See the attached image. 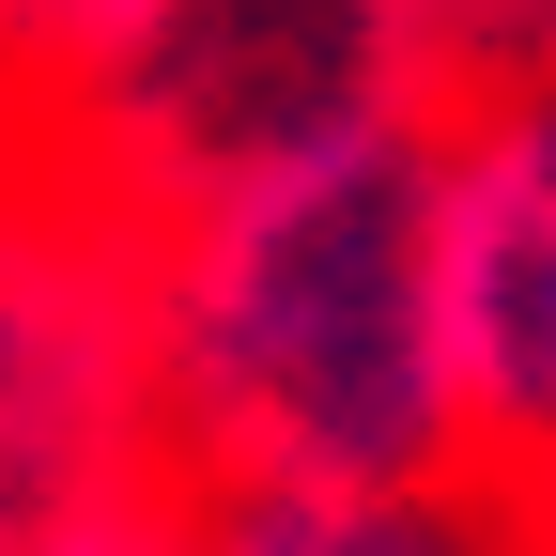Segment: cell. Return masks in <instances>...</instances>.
Segmentation results:
<instances>
[{
	"label": "cell",
	"mask_w": 556,
	"mask_h": 556,
	"mask_svg": "<svg viewBox=\"0 0 556 556\" xmlns=\"http://www.w3.org/2000/svg\"><path fill=\"white\" fill-rule=\"evenodd\" d=\"M155 371H170V448L217 495L448 479L464 387H448V278H433V124L170 201Z\"/></svg>",
	"instance_id": "1"
},
{
	"label": "cell",
	"mask_w": 556,
	"mask_h": 556,
	"mask_svg": "<svg viewBox=\"0 0 556 556\" xmlns=\"http://www.w3.org/2000/svg\"><path fill=\"white\" fill-rule=\"evenodd\" d=\"M448 93L464 47L433 0H109L47 78L62 139L155 217L340 139H402Z\"/></svg>",
	"instance_id": "2"
},
{
	"label": "cell",
	"mask_w": 556,
	"mask_h": 556,
	"mask_svg": "<svg viewBox=\"0 0 556 556\" xmlns=\"http://www.w3.org/2000/svg\"><path fill=\"white\" fill-rule=\"evenodd\" d=\"M155 464H186L155 371V201L31 109L0 139V556H47Z\"/></svg>",
	"instance_id": "3"
},
{
	"label": "cell",
	"mask_w": 556,
	"mask_h": 556,
	"mask_svg": "<svg viewBox=\"0 0 556 556\" xmlns=\"http://www.w3.org/2000/svg\"><path fill=\"white\" fill-rule=\"evenodd\" d=\"M433 278H448L464 479L556 526V47L479 62L433 109Z\"/></svg>",
	"instance_id": "4"
},
{
	"label": "cell",
	"mask_w": 556,
	"mask_h": 556,
	"mask_svg": "<svg viewBox=\"0 0 556 556\" xmlns=\"http://www.w3.org/2000/svg\"><path fill=\"white\" fill-rule=\"evenodd\" d=\"M217 556H556L495 479H263L217 495Z\"/></svg>",
	"instance_id": "5"
},
{
	"label": "cell",
	"mask_w": 556,
	"mask_h": 556,
	"mask_svg": "<svg viewBox=\"0 0 556 556\" xmlns=\"http://www.w3.org/2000/svg\"><path fill=\"white\" fill-rule=\"evenodd\" d=\"M47 556H217V479H201V464H155V479H124V495H93Z\"/></svg>",
	"instance_id": "6"
},
{
	"label": "cell",
	"mask_w": 556,
	"mask_h": 556,
	"mask_svg": "<svg viewBox=\"0 0 556 556\" xmlns=\"http://www.w3.org/2000/svg\"><path fill=\"white\" fill-rule=\"evenodd\" d=\"M93 16H109V0H0V62L47 93L62 62H78V31H93Z\"/></svg>",
	"instance_id": "7"
},
{
	"label": "cell",
	"mask_w": 556,
	"mask_h": 556,
	"mask_svg": "<svg viewBox=\"0 0 556 556\" xmlns=\"http://www.w3.org/2000/svg\"><path fill=\"white\" fill-rule=\"evenodd\" d=\"M433 16H448V47H464V78H479V62L556 47V0H433Z\"/></svg>",
	"instance_id": "8"
},
{
	"label": "cell",
	"mask_w": 556,
	"mask_h": 556,
	"mask_svg": "<svg viewBox=\"0 0 556 556\" xmlns=\"http://www.w3.org/2000/svg\"><path fill=\"white\" fill-rule=\"evenodd\" d=\"M31 109H47V93H31V78H16V62H0V139H16V124H31Z\"/></svg>",
	"instance_id": "9"
}]
</instances>
